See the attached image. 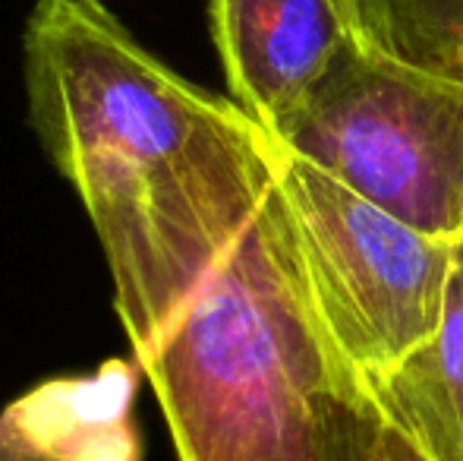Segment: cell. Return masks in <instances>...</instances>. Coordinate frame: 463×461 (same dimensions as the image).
<instances>
[{
  "instance_id": "6da1fadb",
  "label": "cell",
  "mask_w": 463,
  "mask_h": 461,
  "mask_svg": "<svg viewBox=\"0 0 463 461\" xmlns=\"http://www.w3.org/2000/svg\"><path fill=\"white\" fill-rule=\"evenodd\" d=\"M23 80L32 130L86 209L139 363L275 184V146L243 108L142 48L104 0H38Z\"/></svg>"
},
{
  "instance_id": "7a4b0ae2",
  "label": "cell",
  "mask_w": 463,
  "mask_h": 461,
  "mask_svg": "<svg viewBox=\"0 0 463 461\" xmlns=\"http://www.w3.org/2000/svg\"><path fill=\"white\" fill-rule=\"evenodd\" d=\"M139 367L177 461H347L384 418L322 322L278 178Z\"/></svg>"
},
{
  "instance_id": "3957f363",
  "label": "cell",
  "mask_w": 463,
  "mask_h": 461,
  "mask_svg": "<svg viewBox=\"0 0 463 461\" xmlns=\"http://www.w3.org/2000/svg\"><path fill=\"white\" fill-rule=\"evenodd\" d=\"M271 142L429 237L463 234V82L344 44Z\"/></svg>"
},
{
  "instance_id": "277c9868",
  "label": "cell",
  "mask_w": 463,
  "mask_h": 461,
  "mask_svg": "<svg viewBox=\"0 0 463 461\" xmlns=\"http://www.w3.org/2000/svg\"><path fill=\"white\" fill-rule=\"evenodd\" d=\"M275 178L322 322L372 386L439 326L454 240L410 228L280 146Z\"/></svg>"
},
{
  "instance_id": "5b68a950",
  "label": "cell",
  "mask_w": 463,
  "mask_h": 461,
  "mask_svg": "<svg viewBox=\"0 0 463 461\" xmlns=\"http://www.w3.org/2000/svg\"><path fill=\"white\" fill-rule=\"evenodd\" d=\"M212 35L231 101L271 139L356 25L347 0H212Z\"/></svg>"
},
{
  "instance_id": "8992f818",
  "label": "cell",
  "mask_w": 463,
  "mask_h": 461,
  "mask_svg": "<svg viewBox=\"0 0 463 461\" xmlns=\"http://www.w3.org/2000/svg\"><path fill=\"white\" fill-rule=\"evenodd\" d=\"M139 363L51 379L0 414V461H142L133 424Z\"/></svg>"
},
{
  "instance_id": "52a82bcc",
  "label": "cell",
  "mask_w": 463,
  "mask_h": 461,
  "mask_svg": "<svg viewBox=\"0 0 463 461\" xmlns=\"http://www.w3.org/2000/svg\"><path fill=\"white\" fill-rule=\"evenodd\" d=\"M378 405L432 461H463V234L435 332L372 379Z\"/></svg>"
},
{
  "instance_id": "ba28073f",
  "label": "cell",
  "mask_w": 463,
  "mask_h": 461,
  "mask_svg": "<svg viewBox=\"0 0 463 461\" xmlns=\"http://www.w3.org/2000/svg\"><path fill=\"white\" fill-rule=\"evenodd\" d=\"M354 25L375 51L463 82V0H347Z\"/></svg>"
},
{
  "instance_id": "9c48e42d",
  "label": "cell",
  "mask_w": 463,
  "mask_h": 461,
  "mask_svg": "<svg viewBox=\"0 0 463 461\" xmlns=\"http://www.w3.org/2000/svg\"><path fill=\"white\" fill-rule=\"evenodd\" d=\"M347 461H432V458H429L401 427L391 424V418L384 414L375 430L366 437V443H363Z\"/></svg>"
}]
</instances>
